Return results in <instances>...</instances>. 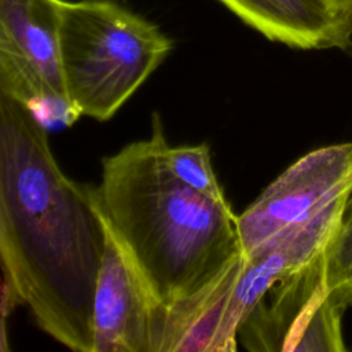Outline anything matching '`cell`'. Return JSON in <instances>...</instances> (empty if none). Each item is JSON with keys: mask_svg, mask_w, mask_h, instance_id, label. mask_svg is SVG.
Returning a JSON list of instances; mask_svg holds the SVG:
<instances>
[{"mask_svg": "<svg viewBox=\"0 0 352 352\" xmlns=\"http://www.w3.org/2000/svg\"><path fill=\"white\" fill-rule=\"evenodd\" d=\"M47 132L33 110L0 92L1 270L44 333L94 352L107 231L91 187L66 176Z\"/></svg>", "mask_w": 352, "mask_h": 352, "instance_id": "cell-1", "label": "cell"}, {"mask_svg": "<svg viewBox=\"0 0 352 352\" xmlns=\"http://www.w3.org/2000/svg\"><path fill=\"white\" fill-rule=\"evenodd\" d=\"M166 147L153 113L150 136L103 158L100 182L91 187L107 232L160 307L195 293L242 253L230 204L176 179Z\"/></svg>", "mask_w": 352, "mask_h": 352, "instance_id": "cell-2", "label": "cell"}, {"mask_svg": "<svg viewBox=\"0 0 352 352\" xmlns=\"http://www.w3.org/2000/svg\"><path fill=\"white\" fill-rule=\"evenodd\" d=\"M173 48L150 21L113 0L63 1L59 55L74 111L111 118Z\"/></svg>", "mask_w": 352, "mask_h": 352, "instance_id": "cell-3", "label": "cell"}, {"mask_svg": "<svg viewBox=\"0 0 352 352\" xmlns=\"http://www.w3.org/2000/svg\"><path fill=\"white\" fill-rule=\"evenodd\" d=\"M63 0H0V92L47 125L73 110L60 67Z\"/></svg>", "mask_w": 352, "mask_h": 352, "instance_id": "cell-4", "label": "cell"}, {"mask_svg": "<svg viewBox=\"0 0 352 352\" xmlns=\"http://www.w3.org/2000/svg\"><path fill=\"white\" fill-rule=\"evenodd\" d=\"M351 192L352 142L304 154L236 216L242 256H250L286 231L344 209Z\"/></svg>", "mask_w": 352, "mask_h": 352, "instance_id": "cell-5", "label": "cell"}, {"mask_svg": "<svg viewBox=\"0 0 352 352\" xmlns=\"http://www.w3.org/2000/svg\"><path fill=\"white\" fill-rule=\"evenodd\" d=\"M342 314L329 289L324 252L263 296L242 322L238 342L265 352L345 351Z\"/></svg>", "mask_w": 352, "mask_h": 352, "instance_id": "cell-6", "label": "cell"}, {"mask_svg": "<svg viewBox=\"0 0 352 352\" xmlns=\"http://www.w3.org/2000/svg\"><path fill=\"white\" fill-rule=\"evenodd\" d=\"M245 264L236 254L195 293L168 305H153L151 352H230L238 338L228 326L234 289Z\"/></svg>", "mask_w": 352, "mask_h": 352, "instance_id": "cell-7", "label": "cell"}, {"mask_svg": "<svg viewBox=\"0 0 352 352\" xmlns=\"http://www.w3.org/2000/svg\"><path fill=\"white\" fill-rule=\"evenodd\" d=\"M151 297L107 232L94 300V352H151Z\"/></svg>", "mask_w": 352, "mask_h": 352, "instance_id": "cell-8", "label": "cell"}, {"mask_svg": "<svg viewBox=\"0 0 352 352\" xmlns=\"http://www.w3.org/2000/svg\"><path fill=\"white\" fill-rule=\"evenodd\" d=\"M342 212L344 209L330 212L286 231L245 257L228 309V326L236 337L242 322L274 285L298 272L327 250L337 234Z\"/></svg>", "mask_w": 352, "mask_h": 352, "instance_id": "cell-9", "label": "cell"}, {"mask_svg": "<svg viewBox=\"0 0 352 352\" xmlns=\"http://www.w3.org/2000/svg\"><path fill=\"white\" fill-rule=\"evenodd\" d=\"M271 41L352 54V14L330 0H219Z\"/></svg>", "mask_w": 352, "mask_h": 352, "instance_id": "cell-10", "label": "cell"}, {"mask_svg": "<svg viewBox=\"0 0 352 352\" xmlns=\"http://www.w3.org/2000/svg\"><path fill=\"white\" fill-rule=\"evenodd\" d=\"M165 162L176 179L192 190L219 202H227L217 182L206 143L165 148Z\"/></svg>", "mask_w": 352, "mask_h": 352, "instance_id": "cell-11", "label": "cell"}, {"mask_svg": "<svg viewBox=\"0 0 352 352\" xmlns=\"http://www.w3.org/2000/svg\"><path fill=\"white\" fill-rule=\"evenodd\" d=\"M326 275L333 300L345 312L352 307V192L326 250Z\"/></svg>", "mask_w": 352, "mask_h": 352, "instance_id": "cell-12", "label": "cell"}, {"mask_svg": "<svg viewBox=\"0 0 352 352\" xmlns=\"http://www.w3.org/2000/svg\"><path fill=\"white\" fill-rule=\"evenodd\" d=\"M334 6H337L338 8L352 14V0H330Z\"/></svg>", "mask_w": 352, "mask_h": 352, "instance_id": "cell-13", "label": "cell"}]
</instances>
